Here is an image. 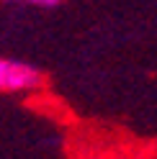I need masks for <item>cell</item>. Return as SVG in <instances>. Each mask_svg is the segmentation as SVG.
I'll list each match as a JSON object with an SVG mask.
<instances>
[{"label":"cell","instance_id":"1","mask_svg":"<svg viewBox=\"0 0 157 159\" xmlns=\"http://www.w3.org/2000/svg\"><path fill=\"white\" fill-rule=\"evenodd\" d=\"M41 85V72L26 62L0 59V93H28Z\"/></svg>","mask_w":157,"mask_h":159},{"label":"cell","instance_id":"2","mask_svg":"<svg viewBox=\"0 0 157 159\" xmlns=\"http://www.w3.org/2000/svg\"><path fill=\"white\" fill-rule=\"evenodd\" d=\"M18 3H28V5H39V8H54L59 0H18Z\"/></svg>","mask_w":157,"mask_h":159}]
</instances>
